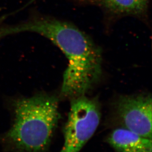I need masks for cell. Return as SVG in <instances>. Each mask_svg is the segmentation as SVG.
<instances>
[{"mask_svg": "<svg viewBox=\"0 0 152 152\" xmlns=\"http://www.w3.org/2000/svg\"><path fill=\"white\" fill-rule=\"evenodd\" d=\"M33 32L49 39L63 52L69 61L64 74L61 96L70 99L85 95L101 79V49L72 24L37 12L15 24L0 23V41L22 32Z\"/></svg>", "mask_w": 152, "mask_h": 152, "instance_id": "cell-1", "label": "cell"}, {"mask_svg": "<svg viewBox=\"0 0 152 152\" xmlns=\"http://www.w3.org/2000/svg\"><path fill=\"white\" fill-rule=\"evenodd\" d=\"M101 115L96 99L85 95L72 99L64 129L63 146L60 152H80L97 129Z\"/></svg>", "mask_w": 152, "mask_h": 152, "instance_id": "cell-3", "label": "cell"}, {"mask_svg": "<svg viewBox=\"0 0 152 152\" xmlns=\"http://www.w3.org/2000/svg\"><path fill=\"white\" fill-rule=\"evenodd\" d=\"M0 9H1V8H0Z\"/></svg>", "mask_w": 152, "mask_h": 152, "instance_id": "cell-8", "label": "cell"}, {"mask_svg": "<svg viewBox=\"0 0 152 152\" xmlns=\"http://www.w3.org/2000/svg\"><path fill=\"white\" fill-rule=\"evenodd\" d=\"M9 107L12 123L0 144L9 152H45L60 118L58 98L42 92L17 96L9 99Z\"/></svg>", "mask_w": 152, "mask_h": 152, "instance_id": "cell-2", "label": "cell"}, {"mask_svg": "<svg viewBox=\"0 0 152 152\" xmlns=\"http://www.w3.org/2000/svg\"><path fill=\"white\" fill-rule=\"evenodd\" d=\"M152 104L151 95L121 96L116 109L124 128L152 139Z\"/></svg>", "mask_w": 152, "mask_h": 152, "instance_id": "cell-4", "label": "cell"}, {"mask_svg": "<svg viewBox=\"0 0 152 152\" xmlns=\"http://www.w3.org/2000/svg\"><path fill=\"white\" fill-rule=\"evenodd\" d=\"M36 1L37 0H29V1H28L27 3H26V4H25L23 7H20L19 9H17L16 10H15L14 12H12L11 13H7V15L9 16H10L13 15H15L16 13H18L21 12L22 10H24L25 9H26V7H27L29 6H30V4L34 3V1Z\"/></svg>", "mask_w": 152, "mask_h": 152, "instance_id": "cell-7", "label": "cell"}, {"mask_svg": "<svg viewBox=\"0 0 152 152\" xmlns=\"http://www.w3.org/2000/svg\"><path fill=\"white\" fill-rule=\"evenodd\" d=\"M107 142L118 152H152V139L125 128L114 130L107 138Z\"/></svg>", "mask_w": 152, "mask_h": 152, "instance_id": "cell-6", "label": "cell"}, {"mask_svg": "<svg viewBox=\"0 0 152 152\" xmlns=\"http://www.w3.org/2000/svg\"><path fill=\"white\" fill-rule=\"evenodd\" d=\"M82 4L95 6L114 16H144L148 12L150 0H75Z\"/></svg>", "mask_w": 152, "mask_h": 152, "instance_id": "cell-5", "label": "cell"}]
</instances>
